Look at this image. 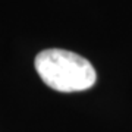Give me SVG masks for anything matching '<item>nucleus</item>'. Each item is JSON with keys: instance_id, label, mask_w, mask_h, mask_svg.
<instances>
[{"instance_id": "obj_1", "label": "nucleus", "mask_w": 132, "mask_h": 132, "mask_svg": "<svg viewBox=\"0 0 132 132\" xmlns=\"http://www.w3.org/2000/svg\"><path fill=\"white\" fill-rule=\"evenodd\" d=\"M34 65L43 82L60 93L85 91L97 79L94 68L85 57L62 48L40 52Z\"/></svg>"}]
</instances>
